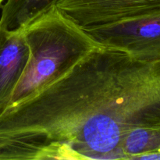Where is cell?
Returning a JSON list of instances; mask_svg holds the SVG:
<instances>
[{"label":"cell","instance_id":"7","mask_svg":"<svg viewBox=\"0 0 160 160\" xmlns=\"http://www.w3.org/2000/svg\"><path fill=\"white\" fill-rule=\"evenodd\" d=\"M142 159H152V160H160V152L150 153L143 156Z\"/></svg>","mask_w":160,"mask_h":160},{"label":"cell","instance_id":"6","mask_svg":"<svg viewBox=\"0 0 160 160\" xmlns=\"http://www.w3.org/2000/svg\"><path fill=\"white\" fill-rule=\"evenodd\" d=\"M58 0H7L2 6L0 28L21 30L55 6Z\"/></svg>","mask_w":160,"mask_h":160},{"label":"cell","instance_id":"8","mask_svg":"<svg viewBox=\"0 0 160 160\" xmlns=\"http://www.w3.org/2000/svg\"><path fill=\"white\" fill-rule=\"evenodd\" d=\"M4 1H5V0H0V6H2V2Z\"/></svg>","mask_w":160,"mask_h":160},{"label":"cell","instance_id":"2","mask_svg":"<svg viewBox=\"0 0 160 160\" xmlns=\"http://www.w3.org/2000/svg\"><path fill=\"white\" fill-rule=\"evenodd\" d=\"M23 34L29 61L6 108L37 94L102 46L55 6L28 23Z\"/></svg>","mask_w":160,"mask_h":160},{"label":"cell","instance_id":"1","mask_svg":"<svg viewBox=\"0 0 160 160\" xmlns=\"http://www.w3.org/2000/svg\"><path fill=\"white\" fill-rule=\"evenodd\" d=\"M160 121V60L100 46L0 112V160L126 159L134 128Z\"/></svg>","mask_w":160,"mask_h":160},{"label":"cell","instance_id":"3","mask_svg":"<svg viewBox=\"0 0 160 160\" xmlns=\"http://www.w3.org/2000/svg\"><path fill=\"white\" fill-rule=\"evenodd\" d=\"M83 29L102 46L126 52L141 60H160V15Z\"/></svg>","mask_w":160,"mask_h":160},{"label":"cell","instance_id":"5","mask_svg":"<svg viewBox=\"0 0 160 160\" xmlns=\"http://www.w3.org/2000/svg\"><path fill=\"white\" fill-rule=\"evenodd\" d=\"M29 58L23 28L10 31L0 28V112L9 104Z\"/></svg>","mask_w":160,"mask_h":160},{"label":"cell","instance_id":"4","mask_svg":"<svg viewBox=\"0 0 160 160\" xmlns=\"http://www.w3.org/2000/svg\"><path fill=\"white\" fill-rule=\"evenodd\" d=\"M62 12L82 28L160 15V0H60Z\"/></svg>","mask_w":160,"mask_h":160}]
</instances>
